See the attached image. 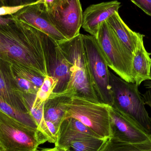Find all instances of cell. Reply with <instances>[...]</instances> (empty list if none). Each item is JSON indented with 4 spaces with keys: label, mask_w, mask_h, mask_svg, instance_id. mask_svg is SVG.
Here are the masks:
<instances>
[{
    "label": "cell",
    "mask_w": 151,
    "mask_h": 151,
    "mask_svg": "<svg viewBox=\"0 0 151 151\" xmlns=\"http://www.w3.org/2000/svg\"><path fill=\"white\" fill-rule=\"evenodd\" d=\"M12 16L10 22L0 24V58L45 77L49 76L50 63L57 42Z\"/></svg>",
    "instance_id": "1"
},
{
    "label": "cell",
    "mask_w": 151,
    "mask_h": 151,
    "mask_svg": "<svg viewBox=\"0 0 151 151\" xmlns=\"http://www.w3.org/2000/svg\"><path fill=\"white\" fill-rule=\"evenodd\" d=\"M47 14L52 24L67 40L80 34L83 17L80 0H63Z\"/></svg>",
    "instance_id": "8"
},
{
    "label": "cell",
    "mask_w": 151,
    "mask_h": 151,
    "mask_svg": "<svg viewBox=\"0 0 151 151\" xmlns=\"http://www.w3.org/2000/svg\"><path fill=\"white\" fill-rule=\"evenodd\" d=\"M142 97L145 104L149 106L151 108V89H149L143 94Z\"/></svg>",
    "instance_id": "30"
},
{
    "label": "cell",
    "mask_w": 151,
    "mask_h": 151,
    "mask_svg": "<svg viewBox=\"0 0 151 151\" xmlns=\"http://www.w3.org/2000/svg\"><path fill=\"white\" fill-rule=\"evenodd\" d=\"M0 111L22 124L31 128L38 129L37 125L30 114L23 112L17 110L1 99Z\"/></svg>",
    "instance_id": "20"
},
{
    "label": "cell",
    "mask_w": 151,
    "mask_h": 151,
    "mask_svg": "<svg viewBox=\"0 0 151 151\" xmlns=\"http://www.w3.org/2000/svg\"><path fill=\"white\" fill-rule=\"evenodd\" d=\"M98 151H151V144L141 145L130 144L112 137L104 140Z\"/></svg>",
    "instance_id": "19"
},
{
    "label": "cell",
    "mask_w": 151,
    "mask_h": 151,
    "mask_svg": "<svg viewBox=\"0 0 151 151\" xmlns=\"http://www.w3.org/2000/svg\"><path fill=\"white\" fill-rule=\"evenodd\" d=\"M0 99L23 112L29 113L17 84L12 64L0 58Z\"/></svg>",
    "instance_id": "11"
},
{
    "label": "cell",
    "mask_w": 151,
    "mask_h": 151,
    "mask_svg": "<svg viewBox=\"0 0 151 151\" xmlns=\"http://www.w3.org/2000/svg\"><path fill=\"white\" fill-rule=\"evenodd\" d=\"M0 151H3L2 149L1 146H0Z\"/></svg>",
    "instance_id": "33"
},
{
    "label": "cell",
    "mask_w": 151,
    "mask_h": 151,
    "mask_svg": "<svg viewBox=\"0 0 151 151\" xmlns=\"http://www.w3.org/2000/svg\"><path fill=\"white\" fill-rule=\"evenodd\" d=\"M65 109L63 119L74 118L88 127L101 139L112 137L110 106L76 96H63Z\"/></svg>",
    "instance_id": "2"
},
{
    "label": "cell",
    "mask_w": 151,
    "mask_h": 151,
    "mask_svg": "<svg viewBox=\"0 0 151 151\" xmlns=\"http://www.w3.org/2000/svg\"><path fill=\"white\" fill-rule=\"evenodd\" d=\"M112 137L127 143L136 145L151 144V135L122 112L110 106Z\"/></svg>",
    "instance_id": "9"
},
{
    "label": "cell",
    "mask_w": 151,
    "mask_h": 151,
    "mask_svg": "<svg viewBox=\"0 0 151 151\" xmlns=\"http://www.w3.org/2000/svg\"><path fill=\"white\" fill-rule=\"evenodd\" d=\"M71 64L65 55L58 43H57L50 70V76L57 81L53 93H62L66 89L71 76Z\"/></svg>",
    "instance_id": "14"
},
{
    "label": "cell",
    "mask_w": 151,
    "mask_h": 151,
    "mask_svg": "<svg viewBox=\"0 0 151 151\" xmlns=\"http://www.w3.org/2000/svg\"><path fill=\"white\" fill-rule=\"evenodd\" d=\"M36 151H69L68 149L60 146H55L53 148H46L36 150Z\"/></svg>",
    "instance_id": "31"
},
{
    "label": "cell",
    "mask_w": 151,
    "mask_h": 151,
    "mask_svg": "<svg viewBox=\"0 0 151 151\" xmlns=\"http://www.w3.org/2000/svg\"><path fill=\"white\" fill-rule=\"evenodd\" d=\"M95 38L109 68L126 81L135 83L133 53L118 39L106 21L102 23Z\"/></svg>",
    "instance_id": "5"
},
{
    "label": "cell",
    "mask_w": 151,
    "mask_h": 151,
    "mask_svg": "<svg viewBox=\"0 0 151 151\" xmlns=\"http://www.w3.org/2000/svg\"><path fill=\"white\" fill-rule=\"evenodd\" d=\"M24 101L27 110L37 125L38 129L47 139L48 142L55 143L50 134L44 118V106L42 102L37 98L36 94H23Z\"/></svg>",
    "instance_id": "17"
},
{
    "label": "cell",
    "mask_w": 151,
    "mask_h": 151,
    "mask_svg": "<svg viewBox=\"0 0 151 151\" xmlns=\"http://www.w3.org/2000/svg\"><path fill=\"white\" fill-rule=\"evenodd\" d=\"M82 39L89 70L99 101L112 106L110 71L105 58L95 37L82 34Z\"/></svg>",
    "instance_id": "7"
},
{
    "label": "cell",
    "mask_w": 151,
    "mask_h": 151,
    "mask_svg": "<svg viewBox=\"0 0 151 151\" xmlns=\"http://www.w3.org/2000/svg\"><path fill=\"white\" fill-rule=\"evenodd\" d=\"M4 0H0V8L4 6ZM13 19L12 15L0 16V24H6L10 22Z\"/></svg>",
    "instance_id": "29"
},
{
    "label": "cell",
    "mask_w": 151,
    "mask_h": 151,
    "mask_svg": "<svg viewBox=\"0 0 151 151\" xmlns=\"http://www.w3.org/2000/svg\"><path fill=\"white\" fill-rule=\"evenodd\" d=\"M33 2L31 0H4L5 5L9 6H20Z\"/></svg>",
    "instance_id": "27"
},
{
    "label": "cell",
    "mask_w": 151,
    "mask_h": 151,
    "mask_svg": "<svg viewBox=\"0 0 151 151\" xmlns=\"http://www.w3.org/2000/svg\"><path fill=\"white\" fill-rule=\"evenodd\" d=\"M118 39L134 53L140 39L144 35L132 31L116 12L106 20Z\"/></svg>",
    "instance_id": "16"
},
{
    "label": "cell",
    "mask_w": 151,
    "mask_h": 151,
    "mask_svg": "<svg viewBox=\"0 0 151 151\" xmlns=\"http://www.w3.org/2000/svg\"><path fill=\"white\" fill-rule=\"evenodd\" d=\"M63 98V96H58L53 93L44 103L45 121L51 122L58 129L63 121L65 113V109L62 104Z\"/></svg>",
    "instance_id": "18"
},
{
    "label": "cell",
    "mask_w": 151,
    "mask_h": 151,
    "mask_svg": "<svg viewBox=\"0 0 151 151\" xmlns=\"http://www.w3.org/2000/svg\"><path fill=\"white\" fill-rule=\"evenodd\" d=\"M13 16L47 35L58 43L67 40L50 21L41 0L25 5Z\"/></svg>",
    "instance_id": "10"
},
{
    "label": "cell",
    "mask_w": 151,
    "mask_h": 151,
    "mask_svg": "<svg viewBox=\"0 0 151 151\" xmlns=\"http://www.w3.org/2000/svg\"><path fill=\"white\" fill-rule=\"evenodd\" d=\"M31 1H33V2H35V1H37V0H31Z\"/></svg>",
    "instance_id": "34"
},
{
    "label": "cell",
    "mask_w": 151,
    "mask_h": 151,
    "mask_svg": "<svg viewBox=\"0 0 151 151\" xmlns=\"http://www.w3.org/2000/svg\"><path fill=\"white\" fill-rule=\"evenodd\" d=\"M144 85L146 88L151 89V81H145Z\"/></svg>",
    "instance_id": "32"
},
{
    "label": "cell",
    "mask_w": 151,
    "mask_h": 151,
    "mask_svg": "<svg viewBox=\"0 0 151 151\" xmlns=\"http://www.w3.org/2000/svg\"><path fill=\"white\" fill-rule=\"evenodd\" d=\"M87 137L100 138L78 120L69 118L64 120L58 128L55 146L69 150L71 142L76 139Z\"/></svg>",
    "instance_id": "13"
},
{
    "label": "cell",
    "mask_w": 151,
    "mask_h": 151,
    "mask_svg": "<svg viewBox=\"0 0 151 151\" xmlns=\"http://www.w3.org/2000/svg\"><path fill=\"white\" fill-rule=\"evenodd\" d=\"M46 124L47 126L48 129L52 135V137L54 138L56 142L57 141V137L58 131V129L57 127L56 126L52 123L51 122L48 121H46Z\"/></svg>",
    "instance_id": "28"
},
{
    "label": "cell",
    "mask_w": 151,
    "mask_h": 151,
    "mask_svg": "<svg viewBox=\"0 0 151 151\" xmlns=\"http://www.w3.org/2000/svg\"><path fill=\"white\" fill-rule=\"evenodd\" d=\"M144 37L139 40L133 53V77L138 86L144 81H151V53L145 47Z\"/></svg>",
    "instance_id": "15"
},
{
    "label": "cell",
    "mask_w": 151,
    "mask_h": 151,
    "mask_svg": "<svg viewBox=\"0 0 151 151\" xmlns=\"http://www.w3.org/2000/svg\"><path fill=\"white\" fill-rule=\"evenodd\" d=\"M110 86L113 99V107L122 112L151 135V118L138 86L127 82L110 71Z\"/></svg>",
    "instance_id": "4"
},
{
    "label": "cell",
    "mask_w": 151,
    "mask_h": 151,
    "mask_svg": "<svg viewBox=\"0 0 151 151\" xmlns=\"http://www.w3.org/2000/svg\"><path fill=\"white\" fill-rule=\"evenodd\" d=\"M13 73L26 79L40 88L44 81L45 76L20 65L12 64Z\"/></svg>",
    "instance_id": "22"
},
{
    "label": "cell",
    "mask_w": 151,
    "mask_h": 151,
    "mask_svg": "<svg viewBox=\"0 0 151 151\" xmlns=\"http://www.w3.org/2000/svg\"><path fill=\"white\" fill-rule=\"evenodd\" d=\"M14 75L19 88L23 94L28 93L37 94L39 88L26 79L21 78L18 76L14 74Z\"/></svg>",
    "instance_id": "24"
},
{
    "label": "cell",
    "mask_w": 151,
    "mask_h": 151,
    "mask_svg": "<svg viewBox=\"0 0 151 151\" xmlns=\"http://www.w3.org/2000/svg\"><path fill=\"white\" fill-rule=\"evenodd\" d=\"M57 83V81L54 77L50 76H46L36 94L37 98L42 102H45L54 92Z\"/></svg>",
    "instance_id": "23"
},
{
    "label": "cell",
    "mask_w": 151,
    "mask_h": 151,
    "mask_svg": "<svg viewBox=\"0 0 151 151\" xmlns=\"http://www.w3.org/2000/svg\"><path fill=\"white\" fill-rule=\"evenodd\" d=\"M146 14L151 17V0H130Z\"/></svg>",
    "instance_id": "25"
},
{
    "label": "cell",
    "mask_w": 151,
    "mask_h": 151,
    "mask_svg": "<svg viewBox=\"0 0 151 151\" xmlns=\"http://www.w3.org/2000/svg\"><path fill=\"white\" fill-rule=\"evenodd\" d=\"M104 140L94 137L76 139L70 143L69 151H98Z\"/></svg>",
    "instance_id": "21"
},
{
    "label": "cell",
    "mask_w": 151,
    "mask_h": 151,
    "mask_svg": "<svg viewBox=\"0 0 151 151\" xmlns=\"http://www.w3.org/2000/svg\"><path fill=\"white\" fill-rule=\"evenodd\" d=\"M71 64V76L63 96H76L99 101L89 70L83 42L82 34L58 43Z\"/></svg>",
    "instance_id": "3"
},
{
    "label": "cell",
    "mask_w": 151,
    "mask_h": 151,
    "mask_svg": "<svg viewBox=\"0 0 151 151\" xmlns=\"http://www.w3.org/2000/svg\"><path fill=\"white\" fill-rule=\"evenodd\" d=\"M47 142L38 129L25 126L0 111V146L3 151H36Z\"/></svg>",
    "instance_id": "6"
},
{
    "label": "cell",
    "mask_w": 151,
    "mask_h": 151,
    "mask_svg": "<svg viewBox=\"0 0 151 151\" xmlns=\"http://www.w3.org/2000/svg\"><path fill=\"white\" fill-rule=\"evenodd\" d=\"M121 3L117 1L90 5L83 12L82 27L90 35L96 37L102 23L115 12H119Z\"/></svg>",
    "instance_id": "12"
},
{
    "label": "cell",
    "mask_w": 151,
    "mask_h": 151,
    "mask_svg": "<svg viewBox=\"0 0 151 151\" xmlns=\"http://www.w3.org/2000/svg\"><path fill=\"white\" fill-rule=\"evenodd\" d=\"M44 9L47 14L52 12L63 0H41Z\"/></svg>",
    "instance_id": "26"
}]
</instances>
